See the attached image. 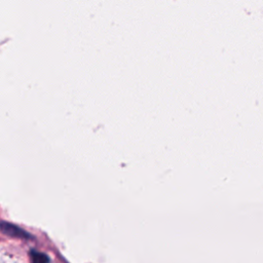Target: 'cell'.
Segmentation results:
<instances>
[{
    "label": "cell",
    "instance_id": "cell-1",
    "mask_svg": "<svg viewBox=\"0 0 263 263\" xmlns=\"http://www.w3.org/2000/svg\"><path fill=\"white\" fill-rule=\"evenodd\" d=\"M31 260L32 263H49L48 257L37 251H31Z\"/></svg>",
    "mask_w": 263,
    "mask_h": 263
},
{
    "label": "cell",
    "instance_id": "cell-2",
    "mask_svg": "<svg viewBox=\"0 0 263 263\" xmlns=\"http://www.w3.org/2000/svg\"><path fill=\"white\" fill-rule=\"evenodd\" d=\"M0 263H13V262H11V261L8 259V256L2 255V256H0Z\"/></svg>",
    "mask_w": 263,
    "mask_h": 263
}]
</instances>
